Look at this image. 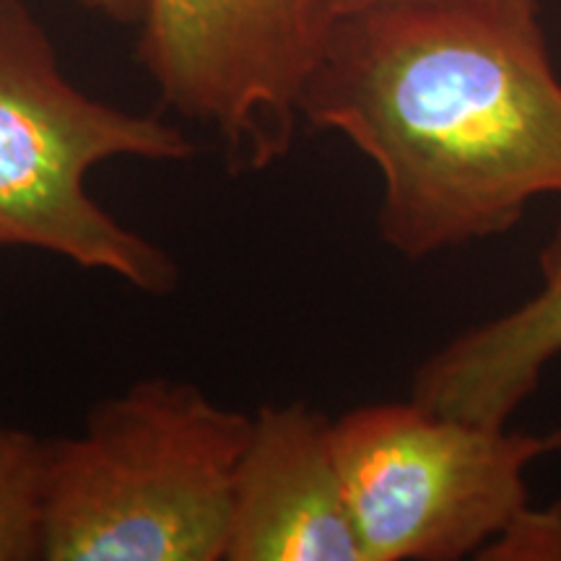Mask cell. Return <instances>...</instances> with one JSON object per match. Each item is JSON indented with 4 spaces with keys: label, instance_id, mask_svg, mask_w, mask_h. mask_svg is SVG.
Here are the masks:
<instances>
[{
    "label": "cell",
    "instance_id": "1",
    "mask_svg": "<svg viewBox=\"0 0 561 561\" xmlns=\"http://www.w3.org/2000/svg\"><path fill=\"white\" fill-rule=\"evenodd\" d=\"M301 121L380 174V240L409 261L494 240L561 195V79L541 9L398 5L335 19Z\"/></svg>",
    "mask_w": 561,
    "mask_h": 561
},
{
    "label": "cell",
    "instance_id": "2",
    "mask_svg": "<svg viewBox=\"0 0 561 561\" xmlns=\"http://www.w3.org/2000/svg\"><path fill=\"white\" fill-rule=\"evenodd\" d=\"M250 432V413L167 377L94 405L50 442L42 559L224 561Z\"/></svg>",
    "mask_w": 561,
    "mask_h": 561
},
{
    "label": "cell",
    "instance_id": "3",
    "mask_svg": "<svg viewBox=\"0 0 561 561\" xmlns=\"http://www.w3.org/2000/svg\"><path fill=\"white\" fill-rule=\"evenodd\" d=\"M195 153L178 125L87 94L26 0H0V248L58 255L146 294L180 284L174 257L89 191L115 159L172 164Z\"/></svg>",
    "mask_w": 561,
    "mask_h": 561
},
{
    "label": "cell",
    "instance_id": "4",
    "mask_svg": "<svg viewBox=\"0 0 561 561\" xmlns=\"http://www.w3.org/2000/svg\"><path fill=\"white\" fill-rule=\"evenodd\" d=\"M364 561L479 557L528 504L543 437L445 416L419 401L367 403L333 421Z\"/></svg>",
    "mask_w": 561,
    "mask_h": 561
},
{
    "label": "cell",
    "instance_id": "5",
    "mask_svg": "<svg viewBox=\"0 0 561 561\" xmlns=\"http://www.w3.org/2000/svg\"><path fill=\"white\" fill-rule=\"evenodd\" d=\"M333 0H146L138 60L161 102L219 136L231 172L289 157Z\"/></svg>",
    "mask_w": 561,
    "mask_h": 561
},
{
    "label": "cell",
    "instance_id": "6",
    "mask_svg": "<svg viewBox=\"0 0 561 561\" xmlns=\"http://www.w3.org/2000/svg\"><path fill=\"white\" fill-rule=\"evenodd\" d=\"M224 561H364L333 442L307 403H265L237 466Z\"/></svg>",
    "mask_w": 561,
    "mask_h": 561
},
{
    "label": "cell",
    "instance_id": "7",
    "mask_svg": "<svg viewBox=\"0 0 561 561\" xmlns=\"http://www.w3.org/2000/svg\"><path fill=\"white\" fill-rule=\"evenodd\" d=\"M538 276L523 305L434 351L413 375V401L473 424L510 426L561 356V221L538 252Z\"/></svg>",
    "mask_w": 561,
    "mask_h": 561
},
{
    "label": "cell",
    "instance_id": "8",
    "mask_svg": "<svg viewBox=\"0 0 561 561\" xmlns=\"http://www.w3.org/2000/svg\"><path fill=\"white\" fill-rule=\"evenodd\" d=\"M50 442L0 424V561L45 557V481Z\"/></svg>",
    "mask_w": 561,
    "mask_h": 561
},
{
    "label": "cell",
    "instance_id": "9",
    "mask_svg": "<svg viewBox=\"0 0 561 561\" xmlns=\"http://www.w3.org/2000/svg\"><path fill=\"white\" fill-rule=\"evenodd\" d=\"M483 561H561V500L543 507H525L507 528L483 546Z\"/></svg>",
    "mask_w": 561,
    "mask_h": 561
},
{
    "label": "cell",
    "instance_id": "10",
    "mask_svg": "<svg viewBox=\"0 0 561 561\" xmlns=\"http://www.w3.org/2000/svg\"><path fill=\"white\" fill-rule=\"evenodd\" d=\"M335 13H359L398 5H502V9H541V0H333Z\"/></svg>",
    "mask_w": 561,
    "mask_h": 561
},
{
    "label": "cell",
    "instance_id": "11",
    "mask_svg": "<svg viewBox=\"0 0 561 561\" xmlns=\"http://www.w3.org/2000/svg\"><path fill=\"white\" fill-rule=\"evenodd\" d=\"M83 9L102 13V16L125 21V24H133V21L140 19L144 13L146 0H79Z\"/></svg>",
    "mask_w": 561,
    "mask_h": 561
},
{
    "label": "cell",
    "instance_id": "12",
    "mask_svg": "<svg viewBox=\"0 0 561 561\" xmlns=\"http://www.w3.org/2000/svg\"><path fill=\"white\" fill-rule=\"evenodd\" d=\"M543 453L546 455H561V426L557 430L543 434Z\"/></svg>",
    "mask_w": 561,
    "mask_h": 561
}]
</instances>
